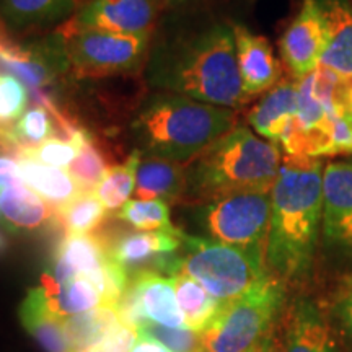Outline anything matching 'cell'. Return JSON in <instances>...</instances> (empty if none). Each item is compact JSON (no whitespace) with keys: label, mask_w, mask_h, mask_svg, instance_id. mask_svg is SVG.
<instances>
[{"label":"cell","mask_w":352,"mask_h":352,"mask_svg":"<svg viewBox=\"0 0 352 352\" xmlns=\"http://www.w3.org/2000/svg\"><path fill=\"white\" fill-rule=\"evenodd\" d=\"M145 64V80L155 90L230 109L252 100L241 83L230 25L217 21L170 30L157 39Z\"/></svg>","instance_id":"6da1fadb"},{"label":"cell","mask_w":352,"mask_h":352,"mask_svg":"<svg viewBox=\"0 0 352 352\" xmlns=\"http://www.w3.org/2000/svg\"><path fill=\"white\" fill-rule=\"evenodd\" d=\"M321 158L284 155L271 189L267 272L283 284H297L310 272L323 222Z\"/></svg>","instance_id":"7a4b0ae2"},{"label":"cell","mask_w":352,"mask_h":352,"mask_svg":"<svg viewBox=\"0 0 352 352\" xmlns=\"http://www.w3.org/2000/svg\"><path fill=\"white\" fill-rule=\"evenodd\" d=\"M235 126V109L157 90L139 104L131 134L142 155L186 165Z\"/></svg>","instance_id":"3957f363"},{"label":"cell","mask_w":352,"mask_h":352,"mask_svg":"<svg viewBox=\"0 0 352 352\" xmlns=\"http://www.w3.org/2000/svg\"><path fill=\"white\" fill-rule=\"evenodd\" d=\"M283 164L279 145L248 126H235L184 165L186 184L179 206L252 189H272Z\"/></svg>","instance_id":"277c9868"},{"label":"cell","mask_w":352,"mask_h":352,"mask_svg":"<svg viewBox=\"0 0 352 352\" xmlns=\"http://www.w3.org/2000/svg\"><path fill=\"white\" fill-rule=\"evenodd\" d=\"M160 272L192 277L220 303L245 296L271 276L264 254L184 232L182 246L162 264Z\"/></svg>","instance_id":"5b68a950"},{"label":"cell","mask_w":352,"mask_h":352,"mask_svg":"<svg viewBox=\"0 0 352 352\" xmlns=\"http://www.w3.org/2000/svg\"><path fill=\"white\" fill-rule=\"evenodd\" d=\"M351 83L321 65L297 80V114L279 144L285 155L333 157L334 120L347 103Z\"/></svg>","instance_id":"8992f818"},{"label":"cell","mask_w":352,"mask_h":352,"mask_svg":"<svg viewBox=\"0 0 352 352\" xmlns=\"http://www.w3.org/2000/svg\"><path fill=\"white\" fill-rule=\"evenodd\" d=\"M285 300V284L270 276L245 296L222 303L199 333L202 352H246L274 327Z\"/></svg>","instance_id":"52a82bcc"},{"label":"cell","mask_w":352,"mask_h":352,"mask_svg":"<svg viewBox=\"0 0 352 352\" xmlns=\"http://www.w3.org/2000/svg\"><path fill=\"white\" fill-rule=\"evenodd\" d=\"M206 239L266 256L271 228V189H252L188 206Z\"/></svg>","instance_id":"ba28073f"},{"label":"cell","mask_w":352,"mask_h":352,"mask_svg":"<svg viewBox=\"0 0 352 352\" xmlns=\"http://www.w3.org/2000/svg\"><path fill=\"white\" fill-rule=\"evenodd\" d=\"M65 39L70 70L77 77H108L142 67L152 33L122 34L100 30H59Z\"/></svg>","instance_id":"9c48e42d"},{"label":"cell","mask_w":352,"mask_h":352,"mask_svg":"<svg viewBox=\"0 0 352 352\" xmlns=\"http://www.w3.org/2000/svg\"><path fill=\"white\" fill-rule=\"evenodd\" d=\"M0 64L32 91H47L57 78L70 70L65 39L60 33L41 43L21 46L0 33Z\"/></svg>","instance_id":"30bf717a"},{"label":"cell","mask_w":352,"mask_h":352,"mask_svg":"<svg viewBox=\"0 0 352 352\" xmlns=\"http://www.w3.org/2000/svg\"><path fill=\"white\" fill-rule=\"evenodd\" d=\"M327 43V20L320 0H302L300 10L279 41L284 64L297 80L320 67Z\"/></svg>","instance_id":"8fae6325"},{"label":"cell","mask_w":352,"mask_h":352,"mask_svg":"<svg viewBox=\"0 0 352 352\" xmlns=\"http://www.w3.org/2000/svg\"><path fill=\"white\" fill-rule=\"evenodd\" d=\"M160 3V0H88L65 28L122 34L152 33Z\"/></svg>","instance_id":"7c38bea8"},{"label":"cell","mask_w":352,"mask_h":352,"mask_svg":"<svg viewBox=\"0 0 352 352\" xmlns=\"http://www.w3.org/2000/svg\"><path fill=\"white\" fill-rule=\"evenodd\" d=\"M321 232L328 243L352 256V160L324 165Z\"/></svg>","instance_id":"4fadbf2b"},{"label":"cell","mask_w":352,"mask_h":352,"mask_svg":"<svg viewBox=\"0 0 352 352\" xmlns=\"http://www.w3.org/2000/svg\"><path fill=\"white\" fill-rule=\"evenodd\" d=\"M183 232H126L114 240L104 241L108 256L116 261L127 274L140 271H160L164 261L170 259L182 246ZM160 274V272H158Z\"/></svg>","instance_id":"5bb4252c"},{"label":"cell","mask_w":352,"mask_h":352,"mask_svg":"<svg viewBox=\"0 0 352 352\" xmlns=\"http://www.w3.org/2000/svg\"><path fill=\"white\" fill-rule=\"evenodd\" d=\"M233 36L245 94L254 98L277 85L280 78V64L270 41L239 23L233 25Z\"/></svg>","instance_id":"9a60e30c"},{"label":"cell","mask_w":352,"mask_h":352,"mask_svg":"<svg viewBox=\"0 0 352 352\" xmlns=\"http://www.w3.org/2000/svg\"><path fill=\"white\" fill-rule=\"evenodd\" d=\"M279 352H336L331 324L315 302L300 298L290 307Z\"/></svg>","instance_id":"2e32d148"},{"label":"cell","mask_w":352,"mask_h":352,"mask_svg":"<svg viewBox=\"0 0 352 352\" xmlns=\"http://www.w3.org/2000/svg\"><path fill=\"white\" fill-rule=\"evenodd\" d=\"M298 108L297 82H279L248 113V124L259 138L279 145Z\"/></svg>","instance_id":"e0dca14e"},{"label":"cell","mask_w":352,"mask_h":352,"mask_svg":"<svg viewBox=\"0 0 352 352\" xmlns=\"http://www.w3.org/2000/svg\"><path fill=\"white\" fill-rule=\"evenodd\" d=\"M85 3V0H0V16L13 32H36L69 21Z\"/></svg>","instance_id":"ac0fdd59"},{"label":"cell","mask_w":352,"mask_h":352,"mask_svg":"<svg viewBox=\"0 0 352 352\" xmlns=\"http://www.w3.org/2000/svg\"><path fill=\"white\" fill-rule=\"evenodd\" d=\"M20 323L44 352H72L64 320L51 310L44 287L28 290L19 308Z\"/></svg>","instance_id":"d6986e66"},{"label":"cell","mask_w":352,"mask_h":352,"mask_svg":"<svg viewBox=\"0 0 352 352\" xmlns=\"http://www.w3.org/2000/svg\"><path fill=\"white\" fill-rule=\"evenodd\" d=\"M327 20L328 43L321 67L352 82V7L346 0H320Z\"/></svg>","instance_id":"ffe728a7"},{"label":"cell","mask_w":352,"mask_h":352,"mask_svg":"<svg viewBox=\"0 0 352 352\" xmlns=\"http://www.w3.org/2000/svg\"><path fill=\"white\" fill-rule=\"evenodd\" d=\"M131 285L139 298L140 310L148 321L170 328L186 327L171 277L165 279L155 271H140L131 276Z\"/></svg>","instance_id":"44dd1931"},{"label":"cell","mask_w":352,"mask_h":352,"mask_svg":"<svg viewBox=\"0 0 352 352\" xmlns=\"http://www.w3.org/2000/svg\"><path fill=\"white\" fill-rule=\"evenodd\" d=\"M184 165L158 157H140L134 188L138 199H162L168 204H179L184 195Z\"/></svg>","instance_id":"7402d4cb"},{"label":"cell","mask_w":352,"mask_h":352,"mask_svg":"<svg viewBox=\"0 0 352 352\" xmlns=\"http://www.w3.org/2000/svg\"><path fill=\"white\" fill-rule=\"evenodd\" d=\"M16 158L21 182L51 204L57 212L82 195L78 184L64 168L44 165L28 155H19Z\"/></svg>","instance_id":"603a6c76"},{"label":"cell","mask_w":352,"mask_h":352,"mask_svg":"<svg viewBox=\"0 0 352 352\" xmlns=\"http://www.w3.org/2000/svg\"><path fill=\"white\" fill-rule=\"evenodd\" d=\"M0 217L15 230H36L57 219V210L20 179L0 191Z\"/></svg>","instance_id":"cb8c5ba5"},{"label":"cell","mask_w":352,"mask_h":352,"mask_svg":"<svg viewBox=\"0 0 352 352\" xmlns=\"http://www.w3.org/2000/svg\"><path fill=\"white\" fill-rule=\"evenodd\" d=\"M56 259L67 264L76 276L87 277L88 280L104 270L108 253L104 241L88 233H67L57 246Z\"/></svg>","instance_id":"d4e9b609"},{"label":"cell","mask_w":352,"mask_h":352,"mask_svg":"<svg viewBox=\"0 0 352 352\" xmlns=\"http://www.w3.org/2000/svg\"><path fill=\"white\" fill-rule=\"evenodd\" d=\"M64 324L72 352H87L114 328L120 327L121 318L114 307L101 305L94 310L69 316L64 320Z\"/></svg>","instance_id":"484cf974"},{"label":"cell","mask_w":352,"mask_h":352,"mask_svg":"<svg viewBox=\"0 0 352 352\" xmlns=\"http://www.w3.org/2000/svg\"><path fill=\"white\" fill-rule=\"evenodd\" d=\"M56 116L47 107L36 104L26 109L20 120L7 131V153L15 152L16 157L21 152L38 147L47 139L57 138Z\"/></svg>","instance_id":"4316f807"},{"label":"cell","mask_w":352,"mask_h":352,"mask_svg":"<svg viewBox=\"0 0 352 352\" xmlns=\"http://www.w3.org/2000/svg\"><path fill=\"white\" fill-rule=\"evenodd\" d=\"M43 287L51 310L63 320L104 305L101 292L87 277L78 276L63 285L43 283Z\"/></svg>","instance_id":"83f0119b"},{"label":"cell","mask_w":352,"mask_h":352,"mask_svg":"<svg viewBox=\"0 0 352 352\" xmlns=\"http://www.w3.org/2000/svg\"><path fill=\"white\" fill-rule=\"evenodd\" d=\"M171 280H173L176 300L186 320V327L201 333L214 320L222 303L210 296L192 277L175 276L171 277Z\"/></svg>","instance_id":"f1b7e54d"},{"label":"cell","mask_w":352,"mask_h":352,"mask_svg":"<svg viewBox=\"0 0 352 352\" xmlns=\"http://www.w3.org/2000/svg\"><path fill=\"white\" fill-rule=\"evenodd\" d=\"M140 157L142 153L134 151L124 164L111 166L96 188V196L108 212H118L134 192Z\"/></svg>","instance_id":"f546056e"},{"label":"cell","mask_w":352,"mask_h":352,"mask_svg":"<svg viewBox=\"0 0 352 352\" xmlns=\"http://www.w3.org/2000/svg\"><path fill=\"white\" fill-rule=\"evenodd\" d=\"M109 168L111 166L108 165L107 153L101 148L100 142H96V139L88 132L76 160L67 166L69 175L78 184L82 192H95Z\"/></svg>","instance_id":"4dcf8cb0"},{"label":"cell","mask_w":352,"mask_h":352,"mask_svg":"<svg viewBox=\"0 0 352 352\" xmlns=\"http://www.w3.org/2000/svg\"><path fill=\"white\" fill-rule=\"evenodd\" d=\"M107 214L96 192H82L57 212V219H60L67 233H90L103 223Z\"/></svg>","instance_id":"1f68e13d"},{"label":"cell","mask_w":352,"mask_h":352,"mask_svg":"<svg viewBox=\"0 0 352 352\" xmlns=\"http://www.w3.org/2000/svg\"><path fill=\"white\" fill-rule=\"evenodd\" d=\"M116 217L144 232L175 230L176 228L171 226L170 204L162 199L127 201L118 210Z\"/></svg>","instance_id":"d6a6232c"},{"label":"cell","mask_w":352,"mask_h":352,"mask_svg":"<svg viewBox=\"0 0 352 352\" xmlns=\"http://www.w3.org/2000/svg\"><path fill=\"white\" fill-rule=\"evenodd\" d=\"M88 135L87 129H78L74 135H57V138L47 139L38 147L21 152L20 155H28L34 160L41 162L44 165L56 166V168H67L76 160L80 152L83 142Z\"/></svg>","instance_id":"836d02e7"},{"label":"cell","mask_w":352,"mask_h":352,"mask_svg":"<svg viewBox=\"0 0 352 352\" xmlns=\"http://www.w3.org/2000/svg\"><path fill=\"white\" fill-rule=\"evenodd\" d=\"M30 90L12 74H0V129L7 131L26 111Z\"/></svg>","instance_id":"e575fe53"},{"label":"cell","mask_w":352,"mask_h":352,"mask_svg":"<svg viewBox=\"0 0 352 352\" xmlns=\"http://www.w3.org/2000/svg\"><path fill=\"white\" fill-rule=\"evenodd\" d=\"M139 334L152 338L168 347L171 352H199L201 351V341H199V333H196L195 329L189 327L183 328H170L164 327V324L147 323L142 324L139 328Z\"/></svg>","instance_id":"d590c367"},{"label":"cell","mask_w":352,"mask_h":352,"mask_svg":"<svg viewBox=\"0 0 352 352\" xmlns=\"http://www.w3.org/2000/svg\"><path fill=\"white\" fill-rule=\"evenodd\" d=\"M138 329L121 323L120 327L114 328L98 344L90 347L87 352H131L132 346L138 341Z\"/></svg>","instance_id":"8d00e7d4"},{"label":"cell","mask_w":352,"mask_h":352,"mask_svg":"<svg viewBox=\"0 0 352 352\" xmlns=\"http://www.w3.org/2000/svg\"><path fill=\"white\" fill-rule=\"evenodd\" d=\"M16 182H20L19 158L0 153V191Z\"/></svg>","instance_id":"74e56055"},{"label":"cell","mask_w":352,"mask_h":352,"mask_svg":"<svg viewBox=\"0 0 352 352\" xmlns=\"http://www.w3.org/2000/svg\"><path fill=\"white\" fill-rule=\"evenodd\" d=\"M334 315L340 320L344 331L352 338V290L344 289V292L334 303Z\"/></svg>","instance_id":"f35d334b"},{"label":"cell","mask_w":352,"mask_h":352,"mask_svg":"<svg viewBox=\"0 0 352 352\" xmlns=\"http://www.w3.org/2000/svg\"><path fill=\"white\" fill-rule=\"evenodd\" d=\"M246 352H279V341H277L276 328L272 327L256 344L250 347Z\"/></svg>","instance_id":"ab89813d"},{"label":"cell","mask_w":352,"mask_h":352,"mask_svg":"<svg viewBox=\"0 0 352 352\" xmlns=\"http://www.w3.org/2000/svg\"><path fill=\"white\" fill-rule=\"evenodd\" d=\"M131 352H171L168 347H165L160 342L152 340V338L144 336V334H139L138 341L132 346Z\"/></svg>","instance_id":"60d3db41"},{"label":"cell","mask_w":352,"mask_h":352,"mask_svg":"<svg viewBox=\"0 0 352 352\" xmlns=\"http://www.w3.org/2000/svg\"><path fill=\"white\" fill-rule=\"evenodd\" d=\"M160 2H162V3H166V6L179 7V6H184V3L195 2V0H160Z\"/></svg>","instance_id":"b9f144b4"},{"label":"cell","mask_w":352,"mask_h":352,"mask_svg":"<svg viewBox=\"0 0 352 352\" xmlns=\"http://www.w3.org/2000/svg\"><path fill=\"white\" fill-rule=\"evenodd\" d=\"M342 285H344L346 290H352V272L342 277Z\"/></svg>","instance_id":"7bdbcfd3"},{"label":"cell","mask_w":352,"mask_h":352,"mask_svg":"<svg viewBox=\"0 0 352 352\" xmlns=\"http://www.w3.org/2000/svg\"><path fill=\"white\" fill-rule=\"evenodd\" d=\"M6 239H3V235L2 233H0V252H2V250H6Z\"/></svg>","instance_id":"ee69618b"},{"label":"cell","mask_w":352,"mask_h":352,"mask_svg":"<svg viewBox=\"0 0 352 352\" xmlns=\"http://www.w3.org/2000/svg\"><path fill=\"white\" fill-rule=\"evenodd\" d=\"M347 98H349V103L352 104V83L349 85V90H347Z\"/></svg>","instance_id":"f6af8a7d"},{"label":"cell","mask_w":352,"mask_h":352,"mask_svg":"<svg viewBox=\"0 0 352 352\" xmlns=\"http://www.w3.org/2000/svg\"><path fill=\"white\" fill-rule=\"evenodd\" d=\"M0 151H2V129H0Z\"/></svg>","instance_id":"bcb514c9"},{"label":"cell","mask_w":352,"mask_h":352,"mask_svg":"<svg viewBox=\"0 0 352 352\" xmlns=\"http://www.w3.org/2000/svg\"><path fill=\"white\" fill-rule=\"evenodd\" d=\"M199 352H202V351H199Z\"/></svg>","instance_id":"7dc6e473"}]
</instances>
